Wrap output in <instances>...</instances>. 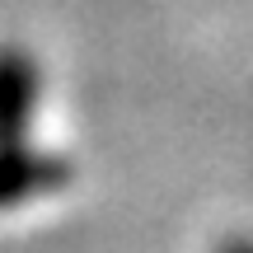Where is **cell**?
Returning <instances> with one entry per match:
<instances>
[{
	"label": "cell",
	"mask_w": 253,
	"mask_h": 253,
	"mask_svg": "<svg viewBox=\"0 0 253 253\" xmlns=\"http://www.w3.org/2000/svg\"><path fill=\"white\" fill-rule=\"evenodd\" d=\"M42 99V71L24 47H0V211L61 192L71 164L52 150H33V113Z\"/></svg>",
	"instance_id": "1"
},
{
	"label": "cell",
	"mask_w": 253,
	"mask_h": 253,
	"mask_svg": "<svg viewBox=\"0 0 253 253\" xmlns=\"http://www.w3.org/2000/svg\"><path fill=\"white\" fill-rule=\"evenodd\" d=\"M216 253H253V239H230V244H220Z\"/></svg>",
	"instance_id": "2"
}]
</instances>
